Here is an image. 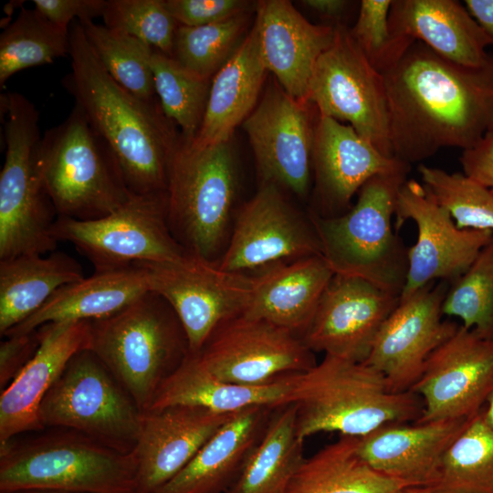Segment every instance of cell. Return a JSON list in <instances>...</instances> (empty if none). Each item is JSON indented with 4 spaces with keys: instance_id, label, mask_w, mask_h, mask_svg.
Masks as SVG:
<instances>
[{
    "instance_id": "48",
    "label": "cell",
    "mask_w": 493,
    "mask_h": 493,
    "mask_svg": "<svg viewBox=\"0 0 493 493\" xmlns=\"http://www.w3.org/2000/svg\"><path fill=\"white\" fill-rule=\"evenodd\" d=\"M465 3L470 15L493 39V0H466Z\"/></svg>"
},
{
    "instance_id": "6",
    "label": "cell",
    "mask_w": 493,
    "mask_h": 493,
    "mask_svg": "<svg viewBox=\"0 0 493 493\" xmlns=\"http://www.w3.org/2000/svg\"><path fill=\"white\" fill-rule=\"evenodd\" d=\"M89 321L88 349L146 413L162 384L190 352L176 313L149 290L117 313Z\"/></svg>"
},
{
    "instance_id": "13",
    "label": "cell",
    "mask_w": 493,
    "mask_h": 493,
    "mask_svg": "<svg viewBox=\"0 0 493 493\" xmlns=\"http://www.w3.org/2000/svg\"><path fill=\"white\" fill-rule=\"evenodd\" d=\"M137 265L145 271L149 290L176 313L191 353L201 349L221 322L242 314L251 296L252 276L224 270L190 253L173 262Z\"/></svg>"
},
{
    "instance_id": "52",
    "label": "cell",
    "mask_w": 493,
    "mask_h": 493,
    "mask_svg": "<svg viewBox=\"0 0 493 493\" xmlns=\"http://www.w3.org/2000/svg\"><path fill=\"white\" fill-rule=\"evenodd\" d=\"M14 493H68V492H60V491H53V490H23V491H17Z\"/></svg>"
},
{
    "instance_id": "27",
    "label": "cell",
    "mask_w": 493,
    "mask_h": 493,
    "mask_svg": "<svg viewBox=\"0 0 493 493\" xmlns=\"http://www.w3.org/2000/svg\"><path fill=\"white\" fill-rule=\"evenodd\" d=\"M334 272L323 256L269 265L253 277L243 315L269 321L301 336Z\"/></svg>"
},
{
    "instance_id": "11",
    "label": "cell",
    "mask_w": 493,
    "mask_h": 493,
    "mask_svg": "<svg viewBox=\"0 0 493 493\" xmlns=\"http://www.w3.org/2000/svg\"><path fill=\"white\" fill-rule=\"evenodd\" d=\"M51 233L58 242L71 243L96 272L143 262H173L188 253L170 230L166 191L132 194L114 212L98 219L58 216Z\"/></svg>"
},
{
    "instance_id": "20",
    "label": "cell",
    "mask_w": 493,
    "mask_h": 493,
    "mask_svg": "<svg viewBox=\"0 0 493 493\" xmlns=\"http://www.w3.org/2000/svg\"><path fill=\"white\" fill-rule=\"evenodd\" d=\"M399 299L363 278L334 274L300 338L313 352L364 362Z\"/></svg>"
},
{
    "instance_id": "9",
    "label": "cell",
    "mask_w": 493,
    "mask_h": 493,
    "mask_svg": "<svg viewBox=\"0 0 493 493\" xmlns=\"http://www.w3.org/2000/svg\"><path fill=\"white\" fill-rule=\"evenodd\" d=\"M236 187L230 142L194 147L180 138L169 169L167 219L188 253L213 261L227 232Z\"/></svg>"
},
{
    "instance_id": "43",
    "label": "cell",
    "mask_w": 493,
    "mask_h": 493,
    "mask_svg": "<svg viewBox=\"0 0 493 493\" xmlns=\"http://www.w3.org/2000/svg\"><path fill=\"white\" fill-rule=\"evenodd\" d=\"M392 0H362L351 34L371 65L381 74L393 68L415 41L394 36L389 25Z\"/></svg>"
},
{
    "instance_id": "51",
    "label": "cell",
    "mask_w": 493,
    "mask_h": 493,
    "mask_svg": "<svg viewBox=\"0 0 493 493\" xmlns=\"http://www.w3.org/2000/svg\"><path fill=\"white\" fill-rule=\"evenodd\" d=\"M483 413L486 420L493 426V392L487 400Z\"/></svg>"
},
{
    "instance_id": "28",
    "label": "cell",
    "mask_w": 493,
    "mask_h": 493,
    "mask_svg": "<svg viewBox=\"0 0 493 493\" xmlns=\"http://www.w3.org/2000/svg\"><path fill=\"white\" fill-rule=\"evenodd\" d=\"M275 407L257 405L236 412L153 493H226L261 439Z\"/></svg>"
},
{
    "instance_id": "14",
    "label": "cell",
    "mask_w": 493,
    "mask_h": 493,
    "mask_svg": "<svg viewBox=\"0 0 493 493\" xmlns=\"http://www.w3.org/2000/svg\"><path fill=\"white\" fill-rule=\"evenodd\" d=\"M195 354L216 377L246 385L303 373L317 364L299 336L243 314L221 322Z\"/></svg>"
},
{
    "instance_id": "38",
    "label": "cell",
    "mask_w": 493,
    "mask_h": 493,
    "mask_svg": "<svg viewBox=\"0 0 493 493\" xmlns=\"http://www.w3.org/2000/svg\"><path fill=\"white\" fill-rule=\"evenodd\" d=\"M150 66L165 116L181 128L183 139L193 141L204 119L212 79L194 74L173 58L154 48Z\"/></svg>"
},
{
    "instance_id": "39",
    "label": "cell",
    "mask_w": 493,
    "mask_h": 493,
    "mask_svg": "<svg viewBox=\"0 0 493 493\" xmlns=\"http://www.w3.org/2000/svg\"><path fill=\"white\" fill-rule=\"evenodd\" d=\"M248 17L246 12L205 26L179 25L172 58L194 74L213 79L242 43Z\"/></svg>"
},
{
    "instance_id": "31",
    "label": "cell",
    "mask_w": 493,
    "mask_h": 493,
    "mask_svg": "<svg viewBox=\"0 0 493 493\" xmlns=\"http://www.w3.org/2000/svg\"><path fill=\"white\" fill-rule=\"evenodd\" d=\"M149 291L144 269L130 267L96 272L58 288L29 318L3 337L31 332L63 320H93L117 313Z\"/></svg>"
},
{
    "instance_id": "35",
    "label": "cell",
    "mask_w": 493,
    "mask_h": 493,
    "mask_svg": "<svg viewBox=\"0 0 493 493\" xmlns=\"http://www.w3.org/2000/svg\"><path fill=\"white\" fill-rule=\"evenodd\" d=\"M432 486L457 493H493V426L483 409L450 444Z\"/></svg>"
},
{
    "instance_id": "45",
    "label": "cell",
    "mask_w": 493,
    "mask_h": 493,
    "mask_svg": "<svg viewBox=\"0 0 493 493\" xmlns=\"http://www.w3.org/2000/svg\"><path fill=\"white\" fill-rule=\"evenodd\" d=\"M0 344V388L4 390L35 355L39 346L37 330L4 337Z\"/></svg>"
},
{
    "instance_id": "17",
    "label": "cell",
    "mask_w": 493,
    "mask_h": 493,
    "mask_svg": "<svg viewBox=\"0 0 493 493\" xmlns=\"http://www.w3.org/2000/svg\"><path fill=\"white\" fill-rule=\"evenodd\" d=\"M410 391L424 404L417 423L472 418L493 392V341L459 325L429 356Z\"/></svg>"
},
{
    "instance_id": "1",
    "label": "cell",
    "mask_w": 493,
    "mask_h": 493,
    "mask_svg": "<svg viewBox=\"0 0 493 493\" xmlns=\"http://www.w3.org/2000/svg\"><path fill=\"white\" fill-rule=\"evenodd\" d=\"M383 75L393 156L403 163L469 149L493 130V61L464 67L415 40Z\"/></svg>"
},
{
    "instance_id": "18",
    "label": "cell",
    "mask_w": 493,
    "mask_h": 493,
    "mask_svg": "<svg viewBox=\"0 0 493 493\" xmlns=\"http://www.w3.org/2000/svg\"><path fill=\"white\" fill-rule=\"evenodd\" d=\"M322 256L311 220L284 197L279 186L262 182L257 193L239 211L229 245L218 263L226 271L272 265L285 258Z\"/></svg>"
},
{
    "instance_id": "40",
    "label": "cell",
    "mask_w": 493,
    "mask_h": 493,
    "mask_svg": "<svg viewBox=\"0 0 493 493\" xmlns=\"http://www.w3.org/2000/svg\"><path fill=\"white\" fill-rule=\"evenodd\" d=\"M442 312L460 319L462 326L478 337L493 341V238L449 284Z\"/></svg>"
},
{
    "instance_id": "24",
    "label": "cell",
    "mask_w": 493,
    "mask_h": 493,
    "mask_svg": "<svg viewBox=\"0 0 493 493\" xmlns=\"http://www.w3.org/2000/svg\"><path fill=\"white\" fill-rule=\"evenodd\" d=\"M255 24L267 70L288 95L308 101L314 67L331 45L335 26L309 23L287 0L258 2Z\"/></svg>"
},
{
    "instance_id": "4",
    "label": "cell",
    "mask_w": 493,
    "mask_h": 493,
    "mask_svg": "<svg viewBox=\"0 0 493 493\" xmlns=\"http://www.w3.org/2000/svg\"><path fill=\"white\" fill-rule=\"evenodd\" d=\"M287 403L296 405L303 440L322 432L362 437L385 425L416 422L424 410L419 395L391 392L373 367L330 355L299 374Z\"/></svg>"
},
{
    "instance_id": "49",
    "label": "cell",
    "mask_w": 493,
    "mask_h": 493,
    "mask_svg": "<svg viewBox=\"0 0 493 493\" xmlns=\"http://www.w3.org/2000/svg\"><path fill=\"white\" fill-rule=\"evenodd\" d=\"M301 3L317 14L331 19L339 17L349 5L344 0H305Z\"/></svg>"
},
{
    "instance_id": "29",
    "label": "cell",
    "mask_w": 493,
    "mask_h": 493,
    "mask_svg": "<svg viewBox=\"0 0 493 493\" xmlns=\"http://www.w3.org/2000/svg\"><path fill=\"white\" fill-rule=\"evenodd\" d=\"M267 71L254 23L236 52L213 77L200 130L187 142L194 147L230 142L236 126L256 107Z\"/></svg>"
},
{
    "instance_id": "42",
    "label": "cell",
    "mask_w": 493,
    "mask_h": 493,
    "mask_svg": "<svg viewBox=\"0 0 493 493\" xmlns=\"http://www.w3.org/2000/svg\"><path fill=\"white\" fill-rule=\"evenodd\" d=\"M104 25L172 57L178 23L163 0H106Z\"/></svg>"
},
{
    "instance_id": "25",
    "label": "cell",
    "mask_w": 493,
    "mask_h": 493,
    "mask_svg": "<svg viewBox=\"0 0 493 493\" xmlns=\"http://www.w3.org/2000/svg\"><path fill=\"white\" fill-rule=\"evenodd\" d=\"M468 420L385 425L359 437L358 452L384 476L409 486H432L445 452Z\"/></svg>"
},
{
    "instance_id": "22",
    "label": "cell",
    "mask_w": 493,
    "mask_h": 493,
    "mask_svg": "<svg viewBox=\"0 0 493 493\" xmlns=\"http://www.w3.org/2000/svg\"><path fill=\"white\" fill-rule=\"evenodd\" d=\"M236 413L179 404L143 414L134 449L137 493H153L172 479Z\"/></svg>"
},
{
    "instance_id": "10",
    "label": "cell",
    "mask_w": 493,
    "mask_h": 493,
    "mask_svg": "<svg viewBox=\"0 0 493 493\" xmlns=\"http://www.w3.org/2000/svg\"><path fill=\"white\" fill-rule=\"evenodd\" d=\"M143 414L90 350L77 352L44 397V428H68L122 452L135 449Z\"/></svg>"
},
{
    "instance_id": "46",
    "label": "cell",
    "mask_w": 493,
    "mask_h": 493,
    "mask_svg": "<svg viewBox=\"0 0 493 493\" xmlns=\"http://www.w3.org/2000/svg\"><path fill=\"white\" fill-rule=\"evenodd\" d=\"M33 4L50 22L68 31L74 21L102 16L106 0H34Z\"/></svg>"
},
{
    "instance_id": "19",
    "label": "cell",
    "mask_w": 493,
    "mask_h": 493,
    "mask_svg": "<svg viewBox=\"0 0 493 493\" xmlns=\"http://www.w3.org/2000/svg\"><path fill=\"white\" fill-rule=\"evenodd\" d=\"M309 103L294 99L279 84H270L243 121L262 182L299 196L306 195L309 186L317 123L312 122Z\"/></svg>"
},
{
    "instance_id": "2",
    "label": "cell",
    "mask_w": 493,
    "mask_h": 493,
    "mask_svg": "<svg viewBox=\"0 0 493 493\" xmlns=\"http://www.w3.org/2000/svg\"><path fill=\"white\" fill-rule=\"evenodd\" d=\"M68 40L71 71L62 86L111 149L130 192H165L181 135H176L159 99L142 100L116 82L95 55L79 21L71 24Z\"/></svg>"
},
{
    "instance_id": "30",
    "label": "cell",
    "mask_w": 493,
    "mask_h": 493,
    "mask_svg": "<svg viewBox=\"0 0 493 493\" xmlns=\"http://www.w3.org/2000/svg\"><path fill=\"white\" fill-rule=\"evenodd\" d=\"M299 374H288L259 385L233 383L214 375L195 353L189 352L162 384L147 412L179 404L200 406L221 414H233L257 405L278 406L287 404Z\"/></svg>"
},
{
    "instance_id": "37",
    "label": "cell",
    "mask_w": 493,
    "mask_h": 493,
    "mask_svg": "<svg viewBox=\"0 0 493 493\" xmlns=\"http://www.w3.org/2000/svg\"><path fill=\"white\" fill-rule=\"evenodd\" d=\"M79 22L95 55L116 82L142 100H158L150 66L152 47L93 20Z\"/></svg>"
},
{
    "instance_id": "16",
    "label": "cell",
    "mask_w": 493,
    "mask_h": 493,
    "mask_svg": "<svg viewBox=\"0 0 493 493\" xmlns=\"http://www.w3.org/2000/svg\"><path fill=\"white\" fill-rule=\"evenodd\" d=\"M448 287L433 282L400 299L377 332L364 362L384 376L391 392L410 391L429 356L457 330L442 320Z\"/></svg>"
},
{
    "instance_id": "32",
    "label": "cell",
    "mask_w": 493,
    "mask_h": 493,
    "mask_svg": "<svg viewBox=\"0 0 493 493\" xmlns=\"http://www.w3.org/2000/svg\"><path fill=\"white\" fill-rule=\"evenodd\" d=\"M82 278L81 265L61 251L1 259V336L38 310L58 288Z\"/></svg>"
},
{
    "instance_id": "50",
    "label": "cell",
    "mask_w": 493,
    "mask_h": 493,
    "mask_svg": "<svg viewBox=\"0 0 493 493\" xmlns=\"http://www.w3.org/2000/svg\"><path fill=\"white\" fill-rule=\"evenodd\" d=\"M395 493H457L435 486H408Z\"/></svg>"
},
{
    "instance_id": "15",
    "label": "cell",
    "mask_w": 493,
    "mask_h": 493,
    "mask_svg": "<svg viewBox=\"0 0 493 493\" xmlns=\"http://www.w3.org/2000/svg\"><path fill=\"white\" fill-rule=\"evenodd\" d=\"M394 216L397 229L406 220L417 227L416 241L408 247V269L400 299L433 282L450 284L493 238L492 231L457 227L429 190L413 179H407L398 193Z\"/></svg>"
},
{
    "instance_id": "12",
    "label": "cell",
    "mask_w": 493,
    "mask_h": 493,
    "mask_svg": "<svg viewBox=\"0 0 493 493\" xmlns=\"http://www.w3.org/2000/svg\"><path fill=\"white\" fill-rule=\"evenodd\" d=\"M334 26L333 41L314 67L308 101L320 115L348 121L382 154L393 158L383 75L371 65L350 28Z\"/></svg>"
},
{
    "instance_id": "36",
    "label": "cell",
    "mask_w": 493,
    "mask_h": 493,
    "mask_svg": "<svg viewBox=\"0 0 493 493\" xmlns=\"http://www.w3.org/2000/svg\"><path fill=\"white\" fill-rule=\"evenodd\" d=\"M68 31L50 22L37 8H22L0 36L1 88L18 71L68 55Z\"/></svg>"
},
{
    "instance_id": "3",
    "label": "cell",
    "mask_w": 493,
    "mask_h": 493,
    "mask_svg": "<svg viewBox=\"0 0 493 493\" xmlns=\"http://www.w3.org/2000/svg\"><path fill=\"white\" fill-rule=\"evenodd\" d=\"M135 451L122 452L68 428L0 443V493H137Z\"/></svg>"
},
{
    "instance_id": "23",
    "label": "cell",
    "mask_w": 493,
    "mask_h": 493,
    "mask_svg": "<svg viewBox=\"0 0 493 493\" xmlns=\"http://www.w3.org/2000/svg\"><path fill=\"white\" fill-rule=\"evenodd\" d=\"M312 166L320 203L329 216H336L350 208L353 195L369 179L410 165L382 154L351 126L319 114Z\"/></svg>"
},
{
    "instance_id": "33",
    "label": "cell",
    "mask_w": 493,
    "mask_h": 493,
    "mask_svg": "<svg viewBox=\"0 0 493 493\" xmlns=\"http://www.w3.org/2000/svg\"><path fill=\"white\" fill-rule=\"evenodd\" d=\"M304 441L298 434L295 404L276 406L261 439L226 493H287L305 460Z\"/></svg>"
},
{
    "instance_id": "8",
    "label": "cell",
    "mask_w": 493,
    "mask_h": 493,
    "mask_svg": "<svg viewBox=\"0 0 493 493\" xmlns=\"http://www.w3.org/2000/svg\"><path fill=\"white\" fill-rule=\"evenodd\" d=\"M5 156L0 173V260L56 250L58 213L37 165L39 114L17 92L1 95Z\"/></svg>"
},
{
    "instance_id": "47",
    "label": "cell",
    "mask_w": 493,
    "mask_h": 493,
    "mask_svg": "<svg viewBox=\"0 0 493 493\" xmlns=\"http://www.w3.org/2000/svg\"><path fill=\"white\" fill-rule=\"evenodd\" d=\"M459 161L467 177L493 193V130L473 147L464 150Z\"/></svg>"
},
{
    "instance_id": "44",
    "label": "cell",
    "mask_w": 493,
    "mask_h": 493,
    "mask_svg": "<svg viewBox=\"0 0 493 493\" xmlns=\"http://www.w3.org/2000/svg\"><path fill=\"white\" fill-rule=\"evenodd\" d=\"M174 20L181 26H200L224 21L247 12L244 0H163Z\"/></svg>"
},
{
    "instance_id": "26",
    "label": "cell",
    "mask_w": 493,
    "mask_h": 493,
    "mask_svg": "<svg viewBox=\"0 0 493 493\" xmlns=\"http://www.w3.org/2000/svg\"><path fill=\"white\" fill-rule=\"evenodd\" d=\"M389 25L396 37L420 41L456 64L481 68L493 61V39L456 0H393Z\"/></svg>"
},
{
    "instance_id": "41",
    "label": "cell",
    "mask_w": 493,
    "mask_h": 493,
    "mask_svg": "<svg viewBox=\"0 0 493 493\" xmlns=\"http://www.w3.org/2000/svg\"><path fill=\"white\" fill-rule=\"evenodd\" d=\"M422 184L459 228L493 232V193L461 173L421 164Z\"/></svg>"
},
{
    "instance_id": "5",
    "label": "cell",
    "mask_w": 493,
    "mask_h": 493,
    "mask_svg": "<svg viewBox=\"0 0 493 493\" xmlns=\"http://www.w3.org/2000/svg\"><path fill=\"white\" fill-rule=\"evenodd\" d=\"M410 166L369 179L354 205L336 216L312 215L322 256L334 274L363 278L400 297L408 269V247L393 231L398 193Z\"/></svg>"
},
{
    "instance_id": "7",
    "label": "cell",
    "mask_w": 493,
    "mask_h": 493,
    "mask_svg": "<svg viewBox=\"0 0 493 493\" xmlns=\"http://www.w3.org/2000/svg\"><path fill=\"white\" fill-rule=\"evenodd\" d=\"M37 165L58 216L101 218L132 195L111 149L76 106L43 134Z\"/></svg>"
},
{
    "instance_id": "21",
    "label": "cell",
    "mask_w": 493,
    "mask_h": 493,
    "mask_svg": "<svg viewBox=\"0 0 493 493\" xmlns=\"http://www.w3.org/2000/svg\"><path fill=\"white\" fill-rule=\"evenodd\" d=\"M39 346L15 379L1 391L0 443L44 430L40 404L70 359L88 349L89 320L46 323L37 329Z\"/></svg>"
},
{
    "instance_id": "34",
    "label": "cell",
    "mask_w": 493,
    "mask_h": 493,
    "mask_svg": "<svg viewBox=\"0 0 493 493\" xmlns=\"http://www.w3.org/2000/svg\"><path fill=\"white\" fill-rule=\"evenodd\" d=\"M358 444L359 437L342 435L305 458L287 493H395L409 486L371 467Z\"/></svg>"
}]
</instances>
